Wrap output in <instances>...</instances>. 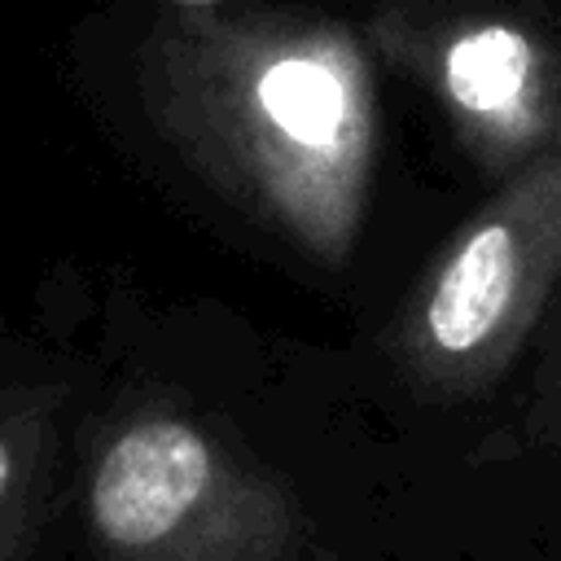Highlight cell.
I'll list each match as a JSON object with an SVG mask.
<instances>
[{"instance_id":"cell-1","label":"cell","mask_w":561,"mask_h":561,"mask_svg":"<svg viewBox=\"0 0 561 561\" xmlns=\"http://www.w3.org/2000/svg\"><path fill=\"white\" fill-rule=\"evenodd\" d=\"M136 88L228 206L320 267L351 259L381 136L355 31L289 9H180L145 35Z\"/></svg>"},{"instance_id":"cell-2","label":"cell","mask_w":561,"mask_h":561,"mask_svg":"<svg viewBox=\"0 0 561 561\" xmlns=\"http://www.w3.org/2000/svg\"><path fill=\"white\" fill-rule=\"evenodd\" d=\"M83 513L101 561L298 557L289 486L175 403H136L101 430Z\"/></svg>"},{"instance_id":"cell-3","label":"cell","mask_w":561,"mask_h":561,"mask_svg":"<svg viewBox=\"0 0 561 561\" xmlns=\"http://www.w3.org/2000/svg\"><path fill=\"white\" fill-rule=\"evenodd\" d=\"M561 285V145L447 237L390 324L394 368L434 399L495 386Z\"/></svg>"},{"instance_id":"cell-4","label":"cell","mask_w":561,"mask_h":561,"mask_svg":"<svg viewBox=\"0 0 561 561\" xmlns=\"http://www.w3.org/2000/svg\"><path fill=\"white\" fill-rule=\"evenodd\" d=\"M373 44L447 114L460 149L495 180L561 145V22L486 4L399 0Z\"/></svg>"},{"instance_id":"cell-5","label":"cell","mask_w":561,"mask_h":561,"mask_svg":"<svg viewBox=\"0 0 561 561\" xmlns=\"http://www.w3.org/2000/svg\"><path fill=\"white\" fill-rule=\"evenodd\" d=\"M48 421L53 403L44 394L0 399V561H13L26 543L53 443Z\"/></svg>"},{"instance_id":"cell-6","label":"cell","mask_w":561,"mask_h":561,"mask_svg":"<svg viewBox=\"0 0 561 561\" xmlns=\"http://www.w3.org/2000/svg\"><path fill=\"white\" fill-rule=\"evenodd\" d=\"M557 416H561V368H557Z\"/></svg>"}]
</instances>
